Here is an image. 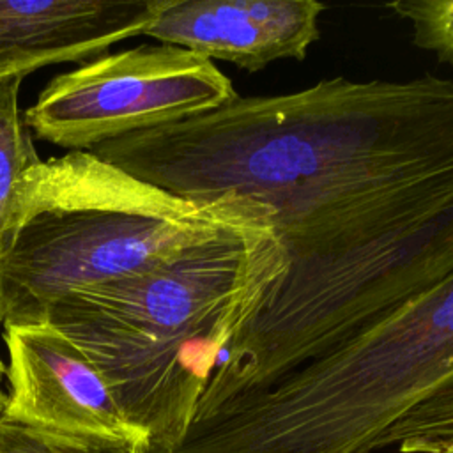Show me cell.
<instances>
[{"label":"cell","instance_id":"6da1fadb","mask_svg":"<svg viewBox=\"0 0 453 453\" xmlns=\"http://www.w3.org/2000/svg\"><path fill=\"white\" fill-rule=\"evenodd\" d=\"M94 156L189 202L264 207L287 273L193 418L260 391L453 273V80L327 78L241 96Z\"/></svg>","mask_w":453,"mask_h":453},{"label":"cell","instance_id":"7a4b0ae2","mask_svg":"<svg viewBox=\"0 0 453 453\" xmlns=\"http://www.w3.org/2000/svg\"><path fill=\"white\" fill-rule=\"evenodd\" d=\"M287 273L262 205L143 271L76 288L44 322L104 379L122 418L172 451L186 435L221 354L253 322Z\"/></svg>","mask_w":453,"mask_h":453},{"label":"cell","instance_id":"3957f363","mask_svg":"<svg viewBox=\"0 0 453 453\" xmlns=\"http://www.w3.org/2000/svg\"><path fill=\"white\" fill-rule=\"evenodd\" d=\"M453 402V273L260 391L191 421L168 453H375Z\"/></svg>","mask_w":453,"mask_h":453},{"label":"cell","instance_id":"277c9868","mask_svg":"<svg viewBox=\"0 0 453 453\" xmlns=\"http://www.w3.org/2000/svg\"><path fill=\"white\" fill-rule=\"evenodd\" d=\"M248 200L189 202L88 150L39 161L16 184L0 248V324L44 322L65 294L156 265L228 225Z\"/></svg>","mask_w":453,"mask_h":453},{"label":"cell","instance_id":"5b68a950","mask_svg":"<svg viewBox=\"0 0 453 453\" xmlns=\"http://www.w3.org/2000/svg\"><path fill=\"white\" fill-rule=\"evenodd\" d=\"M235 96L212 60L173 44H140L53 76L23 120L37 138L67 152L92 150L211 111Z\"/></svg>","mask_w":453,"mask_h":453},{"label":"cell","instance_id":"8992f818","mask_svg":"<svg viewBox=\"0 0 453 453\" xmlns=\"http://www.w3.org/2000/svg\"><path fill=\"white\" fill-rule=\"evenodd\" d=\"M7 349L0 416L50 430L138 432L122 418L94 363L48 322L2 326Z\"/></svg>","mask_w":453,"mask_h":453},{"label":"cell","instance_id":"52a82bcc","mask_svg":"<svg viewBox=\"0 0 453 453\" xmlns=\"http://www.w3.org/2000/svg\"><path fill=\"white\" fill-rule=\"evenodd\" d=\"M324 9L315 0H159L143 35L257 73L304 60Z\"/></svg>","mask_w":453,"mask_h":453},{"label":"cell","instance_id":"ba28073f","mask_svg":"<svg viewBox=\"0 0 453 453\" xmlns=\"http://www.w3.org/2000/svg\"><path fill=\"white\" fill-rule=\"evenodd\" d=\"M159 0H0V81L143 35Z\"/></svg>","mask_w":453,"mask_h":453},{"label":"cell","instance_id":"9c48e42d","mask_svg":"<svg viewBox=\"0 0 453 453\" xmlns=\"http://www.w3.org/2000/svg\"><path fill=\"white\" fill-rule=\"evenodd\" d=\"M0 453H150V448L142 432H62L0 416Z\"/></svg>","mask_w":453,"mask_h":453},{"label":"cell","instance_id":"30bf717a","mask_svg":"<svg viewBox=\"0 0 453 453\" xmlns=\"http://www.w3.org/2000/svg\"><path fill=\"white\" fill-rule=\"evenodd\" d=\"M21 80L0 81V248L14 188L41 161L19 110Z\"/></svg>","mask_w":453,"mask_h":453},{"label":"cell","instance_id":"8fae6325","mask_svg":"<svg viewBox=\"0 0 453 453\" xmlns=\"http://www.w3.org/2000/svg\"><path fill=\"white\" fill-rule=\"evenodd\" d=\"M412 28V44L453 64V0H400L388 5Z\"/></svg>","mask_w":453,"mask_h":453},{"label":"cell","instance_id":"7c38bea8","mask_svg":"<svg viewBox=\"0 0 453 453\" xmlns=\"http://www.w3.org/2000/svg\"><path fill=\"white\" fill-rule=\"evenodd\" d=\"M402 453H453V402L425 412L400 435Z\"/></svg>","mask_w":453,"mask_h":453},{"label":"cell","instance_id":"4fadbf2b","mask_svg":"<svg viewBox=\"0 0 453 453\" xmlns=\"http://www.w3.org/2000/svg\"><path fill=\"white\" fill-rule=\"evenodd\" d=\"M4 377H5V363H4L2 357H0V414H2L4 405H5V391L2 389V380H4Z\"/></svg>","mask_w":453,"mask_h":453},{"label":"cell","instance_id":"5bb4252c","mask_svg":"<svg viewBox=\"0 0 453 453\" xmlns=\"http://www.w3.org/2000/svg\"><path fill=\"white\" fill-rule=\"evenodd\" d=\"M396 453H402V451H396Z\"/></svg>","mask_w":453,"mask_h":453}]
</instances>
